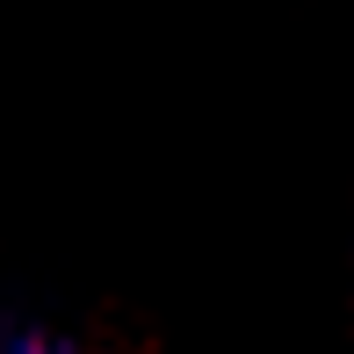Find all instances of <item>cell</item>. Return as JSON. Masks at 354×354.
<instances>
[{
  "label": "cell",
  "mask_w": 354,
  "mask_h": 354,
  "mask_svg": "<svg viewBox=\"0 0 354 354\" xmlns=\"http://www.w3.org/2000/svg\"><path fill=\"white\" fill-rule=\"evenodd\" d=\"M0 354H80L73 340H58V333H8Z\"/></svg>",
  "instance_id": "6da1fadb"
}]
</instances>
